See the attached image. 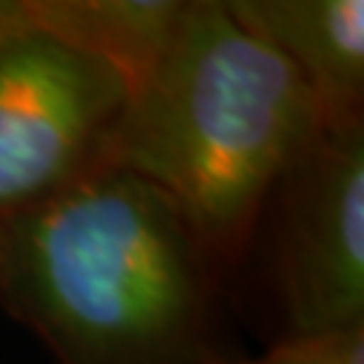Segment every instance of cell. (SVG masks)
Wrapping results in <instances>:
<instances>
[{
    "label": "cell",
    "instance_id": "1",
    "mask_svg": "<svg viewBox=\"0 0 364 364\" xmlns=\"http://www.w3.org/2000/svg\"><path fill=\"white\" fill-rule=\"evenodd\" d=\"M216 264L156 186L114 165L0 221V299L57 364H210Z\"/></svg>",
    "mask_w": 364,
    "mask_h": 364
},
{
    "label": "cell",
    "instance_id": "2",
    "mask_svg": "<svg viewBox=\"0 0 364 364\" xmlns=\"http://www.w3.org/2000/svg\"><path fill=\"white\" fill-rule=\"evenodd\" d=\"M324 127L294 68L248 36L224 0H189L168 54L127 103L108 165L170 197L224 262L240 257Z\"/></svg>",
    "mask_w": 364,
    "mask_h": 364
},
{
    "label": "cell",
    "instance_id": "3",
    "mask_svg": "<svg viewBox=\"0 0 364 364\" xmlns=\"http://www.w3.org/2000/svg\"><path fill=\"white\" fill-rule=\"evenodd\" d=\"M127 103L117 70L36 27L0 41V221L105 168Z\"/></svg>",
    "mask_w": 364,
    "mask_h": 364
},
{
    "label": "cell",
    "instance_id": "4",
    "mask_svg": "<svg viewBox=\"0 0 364 364\" xmlns=\"http://www.w3.org/2000/svg\"><path fill=\"white\" fill-rule=\"evenodd\" d=\"M273 197L291 335L364 321V119L326 124Z\"/></svg>",
    "mask_w": 364,
    "mask_h": 364
},
{
    "label": "cell",
    "instance_id": "5",
    "mask_svg": "<svg viewBox=\"0 0 364 364\" xmlns=\"http://www.w3.org/2000/svg\"><path fill=\"white\" fill-rule=\"evenodd\" d=\"M248 36L278 52L326 124L364 119V0H224Z\"/></svg>",
    "mask_w": 364,
    "mask_h": 364
},
{
    "label": "cell",
    "instance_id": "6",
    "mask_svg": "<svg viewBox=\"0 0 364 364\" xmlns=\"http://www.w3.org/2000/svg\"><path fill=\"white\" fill-rule=\"evenodd\" d=\"M189 0H25L27 25L124 78L130 97L154 73Z\"/></svg>",
    "mask_w": 364,
    "mask_h": 364
},
{
    "label": "cell",
    "instance_id": "7",
    "mask_svg": "<svg viewBox=\"0 0 364 364\" xmlns=\"http://www.w3.org/2000/svg\"><path fill=\"white\" fill-rule=\"evenodd\" d=\"M251 364H364V321L318 335H289Z\"/></svg>",
    "mask_w": 364,
    "mask_h": 364
},
{
    "label": "cell",
    "instance_id": "8",
    "mask_svg": "<svg viewBox=\"0 0 364 364\" xmlns=\"http://www.w3.org/2000/svg\"><path fill=\"white\" fill-rule=\"evenodd\" d=\"M27 25L25 0H0V41Z\"/></svg>",
    "mask_w": 364,
    "mask_h": 364
},
{
    "label": "cell",
    "instance_id": "9",
    "mask_svg": "<svg viewBox=\"0 0 364 364\" xmlns=\"http://www.w3.org/2000/svg\"><path fill=\"white\" fill-rule=\"evenodd\" d=\"M210 364H251V359H237V362H230V359H216Z\"/></svg>",
    "mask_w": 364,
    "mask_h": 364
}]
</instances>
